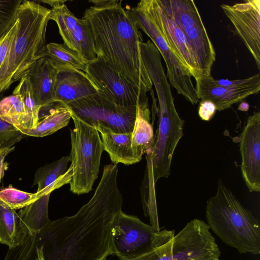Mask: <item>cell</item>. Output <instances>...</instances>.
<instances>
[{
	"instance_id": "1",
	"label": "cell",
	"mask_w": 260,
	"mask_h": 260,
	"mask_svg": "<svg viewBox=\"0 0 260 260\" xmlns=\"http://www.w3.org/2000/svg\"><path fill=\"white\" fill-rule=\"evenodd\" d=\"M118 171L117 165L105 166L90 200L75 214L43 229L48 243L45 260H104L115 255L112 230L122 205Z\"/></svg>"
},
{
	"instance_id": "30",
	"label": "cell",
	"mask_w": 260,
	"mask_h": 260,
	"mask_svg": "<svg viewBox=\"0 0 260 260\" xmlns=\"http://www.w3.org/2000/svg\"><path fill=\"white\" fill-rule=\"evenodd\" d=\"M24 136L14 126L0 118V145L4 147L14 146Z\"/></svg>"
},
{
	"instance_id": "23",
	"label": "cell",
	"mask_w": 260,
	"mask_h": 260,
	"mask_svg": "<svg viewBox=\"0 0 260 260\" xmlns=\"http://www.w3.org/2000/svg\"><path fill=\"white\" fill-rule=\"evenodd\" d=\"M0 118L21 133L33 127L22 98L18 94H12L0 101Z\"/></svg>"
},
{
	"instance_id": "6",
	"label": "cell",
	"mask_w": 260,
	"mask_h": 260,
	"mask_svg": "<svg viewBox=\"0 0 260 260\" xmlns=\"http://www.w3.org/2000/svg\"><path fill=\"white\" fill-rule=\"evenodd\" d=\"M74 128L70 129L73 169L70 190L80 195L88 193L98 178L101 157L104 150L99 132L71 114Z\"/></svg>"
},
{
	"instance_id": "14",
	"label": "cell",
	"mask_w": 260,
	"mask_h": 260,
	"mask_svg": "<svg viewBox=\"0 0 260 260\" xmlns=\"http://www.w3.org/2000/svg\"><path fill=\"white\" fill-rule=\"evenodd\" d=\"M242 175L250 192L260 191V113L249 116L240 136Z\"/></svg>"
},
{
	"instance_id": "38",
	"label": "cell",
	"mask_w": 260,
	"mask_h": 260,
	"mask_svg": "<svg viewBox=\"0 0 260 260\" xmlns=\"http://www.w3.org/2000/svg\"><path fill=\"white\" fill-rule=\"evenodd\" d=\"M104 260H107V258L104 259Z\"/></svg>"
},
{
	"instance_id": "21",
	"label": "cell",
	"mask_w": 260,
	"mask_h": 260,
	"mask_svg": "<svg viewBox=\"0 0 260 260\" xmlns=\"http://www.w3.org/2000/svg\"><path fill=\"white\" fill-rule=\"evenodd\" d=\"M30 232L19 213L0 200V243L15 248L23 243Z\"/></svg>"
},
{
	"instance_id": "15",
	"label": "cell",
	"mask_w": 260,
	"mask_h": 260,
	"mask_svg": "<svg viewBox=\"0 0 260 260\" xmlns=\"http://www.w3.org/2000/svg\"><path fill=\"white\" fill-rule=\"evenodd\" d=\"M58 69L54 89V104L64 105L100 91L95 82L84 71L71 68Z\"/></svg>"
},
{
	"instance_id": "28",
	"label": "cell",
	"mask_w": 260,
	"mask_h": 260,
	"mask_svg": "<svg viewBox=\"0 0 260 260\" xmlns=\"http://www.w3.org/2000/svg\"><path fill=\"white\" fill-rule=\"evenodd\" d=\"M22 0H0V39L8 31L17 18Z\"/></svg>"
},
{
	"instance_id": "22",
	"label": "cell",
	"mask_w": 260,
	"mask_h": 260,
	"mask_svg": "<svg viewBox=\"0 0 260 260\" xmlns=\"http://www.w3.org/2000/svg\"><path fill=\"white\" fill-rule=\"evenodd\" d=\"M154 135L148 106H138L132 141L134 152L140 161L151 146Z\"/></svg>"
},
{
	"instance_id": "10",
	"label": "cell",
	"mask_w": 260,
	"mask_h": 260,
	"mask_svg": "<svg viewBox=\"0 0 260 260\" xmlns=\"http://www.w3.org/2000/svg\"><path fill=\"white\" fill-rule=\"evenodd\" d=\"M85 72L111 101L124 107L148 106L146 93L101 59L88 62Z\"/></svg>"
},
{
	"instance_id": "29",
	"label": "cell",
	"mask_w": 260,
	"mask_h": 260,
	"mask_svg": "<svg viewBox=\"0 0 260 260\" xmlns=\"http://www.w3.org/2000/svg\"><path fill=\"white\" fill-rule=\"evenodd\" d=\"M172 239L165 244L138 257L132 258H118V260H173L172 253Z\"/></svg>"
},
{
	"instance_id": "5",
	"label": "cell",
	"mask_w": 260,
	"mask_h": 260,
	"mask_svg": "<svg viewBox=\"0 0 260 260\" xmlns=\"http://www.w3.org/2000/svg\"><path fill=\"white\" fill-rule=\"evenodd\" d=\"M139 29L148 37L164 58L169 83L193 105L199 102L191 74L187 68L172 50L163 34L159 5L157 0H142L128 9Z\"/></svg>"
},
{
	"instance_id": "9",
	"label": "cell",
	"mask_w": 260,
	"mask_h": 260,
	"mask_svg": "<svg viewBox=\"0 0 260 260\" xmlns=\"http://www.w3.org/2000/svg\"><path fill=\"white\" fill-rule=\"evenodd\" d=\"M71 113L95 128L101 124L118 133L132 132L137 106L124 107L111 101L103 92L64 105Z\"/></svg>"
},
{
	"instance_id": "4",
	"label": "cell",
	"mask_w": 260,
	"mask_h": 260,
	"mask_svg": "<svg viewBox=\"0 0 260 260\" xmlns=\"http://www.w3.org/2000/svg\"><path fill=\"white\" fill-rule=\"evenodd\" d=\"M206 217L209 228L223 243L240 253L259 254L258 221L220 179L216 194L207 201Z\"/></svg>"
},
{
	"instance_id": "8",
	"label": "cell",
	"mask_w": 260,
	"mask_h": 260,
	"mask_svg": "<svg viewBox=\"0 0 260 260\" xmlns=\"http://www.w3.org/2000/svg\"><path fill=\"white\" fill-rule=\"evenodd\" d=\"M174 236V230L157 231L122 210L116 215L112 230L115 255L123 258L138 257L165 244Z\"/></svg>"
},
{
	"instance_id": "25",
	"label": "cell",
	"mask_w": 260,
	"mask_h": 260,
	"mask_svg": "<svg viewBox=\"0 0 260 260\" xmlns=\"http://www.w3.org/2000/svg\"><path fill=\"white\" fill-rule=\"evenodd\" d=\"M44 56L48 58L57 69H75L85 72L88 63L78 52L61 43L47 44Z\"/></svg>"
},
{
	"instance_id": "37",
	"label": "cell",
	"mask_w": 260,
	"mask_h": 260,
	"mask_svg": "<svg viewBox=\"0 0 260 260\" xmlns=\"http://www.w3.org/2000/svg\"><path fill=\"white\" fill-rule=\"evenodd\" d=\"M2 147H4V146H3L1 145H0V148Z\"/></svg>"
},
{
	"instance_id": "26",
	"label": "cell",
	"mask_w": 260,
	"mask_h": 260,
	"mask_svg": "<svg viewBox=\"0 0 260 260\" xmlns=\"http://www.w3.org/2000/svg\"><path fill=\"white\" fill-rule=\"evenodd\" d=\"M13 94H18L21 97L32 125V128L35 127L40 120L39 113L41 108L38 105L34 97L30 84L27 76H25L21 79L19 84L15 88Z\"/></svg>"
},
{
	"instance_id": "18",
	"label": "cell",
	"mask_w": 260,
	"mask_h": 260,
	"mask_svg": "<svg viewBox=\"0 0 260 260\" xmlns=\"http://www.w3.org/2000/svg\"><path fill=\"white\" fill-rule=\"evenodd\" d=\"M159 9L163 34L172 50L187 68L192 77L196 79L202 77L195 54L184 34L159 5Z\"/></svg>"
},
{
	"instance_id": "35",
	"label": "cell",
	"mask_w": 260,
	"mask_h": 260,
	"mask_svg": "<svg viewBox=\"0 0 260 260\" xmlns=\"http://www.w3.org/2000/svg\"><path fill=\"white\" fill-rule=\"evenodd\" d=\"M36 260H45L43 246L42 245L40 247L37 248V258Z\"/></svg>"
},
{
	"instance_id": "36",
	"label": "cell",
	"mask_w": 260,
	"mask_h": 260,
	"mask_svg": "<svg viewBox=\"0 0 260 260\" xmlns=\"http://www.w3.org/2000/svg\"><path fill=\"white\" fill-rule=\"evenodd\" d=\"M249 106L248 104L245 102H242L239 106L238 109L242 111H247L249 109Z\"/></svg>"
},
{
	"instance_id": "2",
	"label": "cell",
	"mask_w": 260,
	"mask_h": 260,
	"mask_svg": "<svg viewBox=\"0 0 260 260\" xmlns=\"http://www.w3.org/2000/svg\"><path fill=\"white\" fill-rule=\"evenodd\" d=\"M82 19L91 29L96 57L117 71L141 91L152 89L142 60L139 43L143 38L128 9L118 0L89 1Z\"/></svg>"
},
{
	"instance_id": "12",
	"label": "cell",
	"mask_w": 260,
	"mask_h": 260,
	"mask_svg": "<svg viewBox=\"0 0 260 260\" xmlns=\"http://www.w3.org/2000/svg\"><path fill=\"white\" fill-rule=\"evenodd\" d=\"M220 6L260 70V1L247 0Z\"/></svg>"
},
{
	"instance_id": "19",
	"label": "cell",
	"mask_w": 260,
	"mask_h": 260,
	"mask_svg": "<svg viewBox=\"0 0 260 260\" xmlns=\"http://www.w3.org/2000/svg\"><path fill=\"white\" fill-rule=\"evenodd\" d=\"M69 156H64L51 163L39 168L35 173L33 185H38L36 192L39 198L51 194L55 189L70 183L73 176V169Z\"/></svg>"
},
{
	"instance_id": "11",
	"label": "cell",
	"mask_w": 260,
	"mask_h": 260,
	"mask_svg": "<svg viewBox=\"0 0 260 260\" xmlns=\"http://www.w3.org/2000/svg\"><path fill=\"white\" fill-rule=\"evenodd\" d=\"M204 221L194 219L173 238V260H214L220 250Z\"/></svg>"
},
{
	"instance_id": "33",
	"label": "cell",
	"mask_w": 260,
	"mask_h": 260,
	"mask_svg": "<svg viewBox=\"0 0 260 260\" xmlns=\"http://www.w3.org/2000/svg\"><path fill=\"white\" fill-rule=\"evenodd\" d=\"M15 149V146H5L0 148V184L5 172L8 168V165L5 162L7 156L12 152Z\"/></svg>"
},
{
	"instance_id": "7",
	"label": "cell",
	"mask_w": 260,
	"mask_h": 260,
	"mask_svg": "<svg viewBox=\"0 0 260 260\" xmlns=\"http://www.w3.org/2000/svg\"><path fill=\"white\" fill-rule=\"evenodd\" d=\"M157 1L184 34L195 54L202 76H211L215 51L193 1Z\"/></svg>"
},
{
	"instance_id": "17",
	"label": "cell",
	"mask_w": 260,
	"mask_h": 260,
	"mask_svg": "<svg viewBox=\"0 0 260 260\" xmlns=\"http://www.w3.org/2000/svg\"><path fill=\"white\" fill-rule=\"evenodd\" d=\"M58 69L46 57H42L31 67L28 78L34 97L41 109L51 106Z\"/></svg>"
},
{
	"instance_id": "39",
	"label": "cell",
	"mask_w": 260,
	"mask_h": 260,
	"mask_svg": "<svg viewBox=\"0 0 260 260\" xmlns=\"http://www.w3.org/2000/svg\"><path fill=\"white\" fill-rule=\"evenodd\" d=\"M214 260H219V259H214Z\"/></svg>"
},
{
	"instance_id": "3",
	"label": "cell",
	"mask_w": 260,
	"mask_h": 260,
	"mask_svg": "<svg viewBox=\"0 0 260 260\" xmlns=\"http://www.w3.org/2000/svg\"><path fill=\"white\" fill-rule=\"evenodd\" d=\"M51 9L36 1H23L17 13L19 29L0 69V93L25 76L33 64L44 57L46 32Z\"/></svg>"
},
{
	"instance_id": "27",
	"label": "cell",
	"mask_w": 260,
	"mask_h": 260,
	"mask_svg": "<svg viewBox=\"0 0 260 260\" xmlns=\"http://www.w3.org/2000/svg\"><path fill=\"white\" fill-rule=\"evenodd\" d=\"M39 198L36 192L22 191L11 185L0 190V200L15 210L30 205Z\"/></svg>"
},
{
	"instance_id": "20",
	"label": "cell",
	"mask_w": 260,
	"mask_h": 260,
	"mask_svg": "<svg viewBox=\"0 0 260 260\" xmlns=\"http://www.w3.org/2000/svg\"><path fill=\"white\" fill-rule=\"evenodd\" d=\"M95 128L101 134L104 150L108 152L114 164L122 163L130 165L140 161L132 147V132L115 133L101 124Z\"/></svg>"
},
{
	"instance_id": "32",
	"label": "cell",
	"mask_w": 260,
	"mask_h": 260,
	"mask_svg": "<svg viewBox=\"0 0 260 260\" xmlns=\"http://www.w3.org/2000/svg\"><path fill=\"white\" fill-rule=\"evenodd\" d=\"M216 111V106L213 102L207 100L201 101L198 114L202 120L209 121L215 114Z\"/></svg>"
},
{
	"instance_id": "31",
	"label": "cell",
	"mask_w": 260,
	"mask_h": 260,
	"mask_svg": "<svg viewBox=\"0 0 260 260\" xmlns=\"http://www.w3.org/2000/svg\"><path fill=\"white\" fill-rule=\"evenodd\" d=\"M19 21L17 18L8 31L0 39V69L7 58L17 35Z\"/></svg>"
},
{
	"instance_id": "13",
	"label": "cell",
	"mask_w": 260,
	"mask_h": 260,
	"mask_svg": "<svg viewBox=\"0 0 260 260\" xmlns=\"http://www.w3.org/2000/svg\"><path fill=\"white\" fill-rule=\"evenodd\" d=\"M50 20L56 23L64 44L88 62L97 58L89 26L83 19L77 18L64 4L51 8Z\"/></svg>"
},
{
	"instance_id": "34",
	"label": "cell",
	"mask_w": 260,
	"mask_h": 260,
	"mask_svg": "<svg viewBox=\"0 0 260 260\" xmlns=\"http://www.w3.org/2000/svg\"><path fill=\"white\" fill-rule=\"evenodd\" d=\"M39 2L45 3L49 5L51 8H53L60 5L64 4L67 1L55 0V1H39Z\"/></svg>"
},
{
	"instance_id": "16",
	"label": "cell",
	"mask_w": 260,
	"mask_h": 260,
	"mask_svg": "<svg viewBox=\"0 0 260 260\" xmlns=\"http://www.w3.org/2000/svg\"><path fill=\"white\" fill-rule=\"evenodd\" d=\"M196 92L198 99L213 102L216 110L221 111L242 101L260 90V83L242 87L220 86L211 76L196 79Z\"/></svg>"
},
{
	"instance_id": "24",
	"label": "cell",
	"mask_w": 260,
	"mask_h": 260,
	"mask_svg": "<svg viewBox=\"0 0 260 260\" xmlns=\"http://www.w3.org/2000/svg\"><path fill=\"white\" fill-rule=\"evenodd\" d=\"M71 118V114L69 109L64 105L57 104L48 114L39 120L35 127L25 131L22 134L35 137L47 136L67 126Z\"/></svg>"
}]
</instances>
